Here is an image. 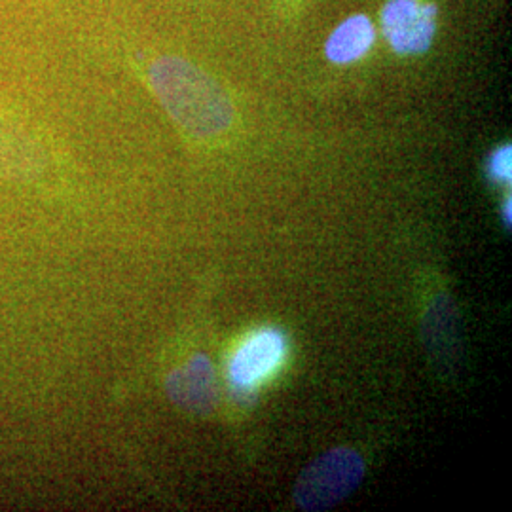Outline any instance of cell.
I'll use <instances>...</instances> for the list:
<instances>
[{"label":"cell","instance_id":"obj_1","mask_svg":"<svg viewBox=\"0 0 512 512\" xmlns=\"http://www.w3.org/2000/svg\"><path fill=\"white\" fill-rule=\"evenodd\" d=\"M150 82L167 112L196 137L219 135L232 124L226 93L207 74L179 57H162L150 67Z\"/></svg>","mask_w":512,"mask_h":512},{"label":"cell","instance_id":"obj_2","mask_svg":"<svg viewBox=\"0 0 512 512\" xmlns=\"http://www.w3.org/2000/svg\"><path fill=\"white\" fill-rule=\"evenodd\" d=\"M365 478V461L351 448H334L315 459L294 484V503L308 512L329 511Z\"/></svg>","mask_w":512,"mask_h":512},{"label":"cell","instance_id":"obj_3","mask_svg":"<svg viewBox=\"0 0 512 512\" xmlns=\"http://www.w3.org/2000/svg\"><path fill=\"white\" fill-rule=\"evenodd\" d=\"M285 357L287 338L281 330L272 327L255 330L239 344L230 359V382L241 393H251L274 376Z\"/></svg>","mask_w":512,"mask_h":512},{"label":"cell","instance_id":"obj_4","mask_svg":"<svg viewBox=\"0 0 512 512\" xmlns=\"http://www.w3.org/2000/svg\"><path fill=\"white\" fill-rule=\"evenodd\" d=\"M382 27L397 54H421L435 37L437 6L420 0H389L382 10Z\"/></svg>","mask_w":512,"mask_h":512},{"label":"cell","instance_id":"obj_5","mask_svg":"<svg viewBox=\"0 0 512 512\" xmlns=\"http://www.w3.org/2000/svg\"><path fill=\"white\" fill-rule=\"evenodd\" d=\"M167 393L173 403L184 410L205 414L213 410L217 399L215 368L205 355H196L192 361L177 368L167 378Z\"/></svg>","mask_w":512,"mask_h":512},{"label":"cell","instance_id":"obj_6","mask_svg":"<svg viewBox=\"0 0 512 512\" xmlns=\"http://www.w3.org/2000/svg\"><path fill=\"white\" fill-rule=\"evenodd\" d=\"M376 40V31L372 21L366 16H351L342 25L334 29L325 46V52L332 63L348 65L372 48Z\"/></svg>","mask_w":512,"mask_h":512},{"label":"cell","instance_id":"obj_7","mask_svg":"<svg viewBox=\"0 0 512 512\" xmlns=\"http://www.w3.org/2000/svg\"><path fill=\"white\" fill-rule=\"evenodd\" d=\"M511 162V145H503V147L497 148L494 154L490 156V160H488V175H490V179L494 183H511Z\"/></svg>","mask_w":512,"mask_h":512},{"label":"cell","instance_id":"obj_8","mask_svg":"<svg viewBox=\"0 0 512 512\" xmlns=\"http://www.w3.org/2000/svg\"><path fill=\"white\" fill-rule=\"evenodd\" d=\"M503 220H505L507 228H511V198H507L503 205Z\"/></svg>","mask_w":512,"mask_h":512}]
</instances>
